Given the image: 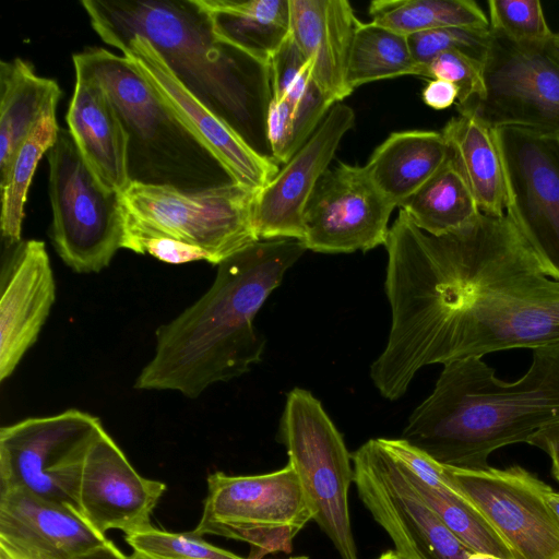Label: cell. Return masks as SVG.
Listing matches in <instances>:
<instances>
[{
	"label": "cell",
	"instance_id": "6da1fadb",
	"mask_svg": "<svg viewBox=\"0 0 559 559\" xmlns=\"http://www.w3.org/2000/svg\"><path fill=\"white\" fill-rule=\"evenodd\" d=\"M384 246L391 328L370 366L384 399L402 397L428 365L559 343V281L507 214L432 236L401 209Z\"/></svg>",
	"mask_w": 559,
	"mask_h": 559
},
{
	"label": "cell",
	"instance_id": "7a4b0ae2",
	"mask_svg": "<svg viewBox=\"0 0 559 559\" xmlns=\"http://www.w3.org/2000/svg\"><path fill=\"white\" fill-rule=\"evenodd\" d=\"M306 250L298 239L259 240L219 263L211 287L156 330L153 356L134 388L197 399L248 372L266 343L254 318Z\"/></svg>",
	"mask_w": 559,
	"mask_h": 559
},
{
	"label": "cell",
	"instance_id": "3957f363",
	"mask_svg": "<svg viewBox=\"0 0 559 559\" xmlns=\"http://www.w3.org/2000/svg\"><path fill=\"white\" fill-rule=\"evenodd\" d=\"M559 421V343L533 349L515 382L496 378L480 357L443 365L432 393L408 417L402 439L436 462L462 469L489 467L488 456L526 442Z\"/></svg>",
	"mask_w": 559,
	"mask_h": 559
},
{
	"label": "cell",
	"instance_id": "277c9868",
	"mask_svg": "<svg viewBox=\"0 0 559 559\" xmlns=\"http://www.w3.org/2000/svg\"><path fill=\"white\" fill-rule=\"evenodd\" d=\"M100 39L146 38L177 80L261 153L257 142L269 68L217 38L198 0L81 1ZM262 154V153H261Z\"/></svg>",
	"mask_w": 559,
	"mask_h": 559
},
{
	"label": "cell",
	"instance_id": "5b68a950",
	"mask_svg": "<svg viewBox=\"0 0 559 559\" xmlns=\"http://www.w3.org/2000/svg\"><path fill=\"white\" fill-rule=\"evenodd\" d=\"M72 60L75 74L96 80L111 100L128 136L130 182L185 191L236 182L124 56L88 47Z\"/></svg>",
	"mask_w": 559,
	"mask_h": 559
},
{
	"label": "cell",
	"instance_id": "8992f818",
	"mask_svg": "<svg viewBox=\"0 0 559 559\" xmlns=\"http://www.w3.org/2000/svg\"><path fill=\"white\" fill-rule=\"evenodd\" d=\"M257 193L237 182L192 191L130 182L121 193L123 247L134 238L168 237L203 248L218 265L259 241Z\"/></svg>",
	"mask_w": 559,
	"mask_h": 559
},
{
	"label": "cell",
	"instance_id": "52a82bcc",
	"mask_svg": "<svg viewBox=\"0 0 559 559\" xmlns=\"http://www.w3.org/2000/svg\"><path fill=\"white\" fill-rule=\"evenodd\" d=\"M50 239L76 273H97L123 248L126 213L120 192L93 173L69 130L60 129L48 151Z\"/></svg>",
	"mask_w": 559,
	"mask_h": 559
},
{
	"label": "cell",
	"instance_id": "ba28073f",
	"mask_svg": "<svg viewBox=\"0 0 559 559\" xmlns=\"http://www.w3.org/2000/svg\"><path fill=\"white\" fill-rule=\"evenodd\" d=\"M314 512L288 463L261 475L229 476L215 472L207 477V496L194 532L245 542L248 559L290 554L293 540Z\"/></svg>",
	"mask_w": 559,
	"mask_h": 559
},
{
	"label": "cell",
	"instance_id": "9c48e42d",
	"mask_svg": "<svg viewBox=\"0 0 559 559\" xmlns=\"http://www.w3.org/2000/svg\"><path fill=\"white\" fill-rule=\"evenodd\" d=\"M278 440L304 486L314 512L313 521L341 559H358L348 508V490L354 483L352 455L311 392L300 388L289 391L280 419Z\"/></svg>",
	"mask_w": 559,
	"mask_h": 559
},
{
	"label": "cell",
	"instance_id": "30bf717a",
	"mask_svg": "<svg viewBox=\"0 0 559 559\" xmlns=\"http://www.w3.org/2000/svg\"><path fill=\"white\" fill-rule=\"evenodd\" d=\"M104 430L98 417L75 408L2 427L0 492L23 490L81 512L85 460Z\"/></svg>",
	"mask_w": 559,
	"mask_h": 559
},
{
	"label": "cell",
	"instance_id": "8fae6325",
	"mask_svg": "<svg viewBox=\"0 0 559 559\" xmlns=\"http://www.w3.org/2000/svg\"><path fill=\"white\" fill-rule=\"evenodd\" d=\"M354 484L376 522L403 559H467L464 545L426 503L403 464L380 441L370 439L352 454Z\"/></svg>",
	"mask_w": 559,
	"mask_h": 559
},
{
	"label": "cell",
	"instance_id": "7c38bea8",
	"mask_svg": "<svg viewBox=\"0 0 559 559\" xmlns=\"http://www.w3.org/2000/svg\"><path fill=\"white\" fill-rule=\"evenodd\" d=\"M506 183L507 215L540 267L559 281L558 134L493 129Z\"/></svg>",
	"mask_w": 559,
	"mask_h": 559
},
{
	"label": "cell",
	"instance_id": "4fadbf2b",
	"mask_svg": "<svg viewBox=\"0 0 559 559\" xmlns=\"http://www.w3.org/2000/svg\"><path fill=\"white\" fill-rule=\"evenodd\" d=\"M457 111L472 112L491 129L559 134V61L547 46H521L492 33L484 93Z\"/></svg>",
	"mask_w": 559,
	"mask_h": 559
},
{
	"label": "cell",
	"instance_id": "5bb4252c",
	"mask_svg": "<svg viewBox=\"0 0 559 559\" xmlns=\"http://www.w3.org/2000/svg\"><path fill=\"white\" fill-rule=\"evenodd\" d=\"M442 466L451 485L485 516L515 559H559V521L545 497L547 484L518 465Z\"/></svg>",
	"mask_w": 559,
	"mask_h": 559
},
{
	"label": "cell",
	"instance_id": "9a60e30c",
	"mask_svg": "<svg viewBox=\"0 0 559 559\" xmlns=\"http://www.w3.org/2000/svg\"><path fill=\"white\" fill-rule=\"evenodd\" d=\"M394 209L365 166L338 163L322 175L307 203L301 241L320 253L371 250L385 245Z\"/></svg>",
	"mask_w": 559,
	"mask_h": 559
},
{
	"label": "cell",
	"instance_id": "2e32d148",
	"mask_svg": "<svg viewBox=\"0 0 559 559\" xmlns=\"http://www.w3.org/2000/svg\"><path fill=\"white\" fill-rule=\"evenodd\" d=\"M117 49L221 160L237 183L260 191L276 176L280 168L274 159L254 150L231 127L190 94L146 38L131 37L117 46Z\"/></svg>",
	"mask_w": 559,
	"mask_h": 559
},
{
	"label": "cell",
	"instance_id": "e0dca14e",
	"mask_svg": "<svg viewBox=\"0 0 559 559\" xmlns=\"http://www.w3.org/2000/svg\"><path fill=\"white\" fill-rule=\"evenodd\" d=\"M352 107L334 104L309 140L257 193L253 225L259 240L304 237V213L338 144L354 127Z\"/></svg>",
	"mask_w": 559,
	"mask_h": 559
},
{
	"label": "cell",
	"instance_id": "ac0fdd59",
	"mask_svg": "<svg viewBox=\"0 0 559 559\" xmlns=\"http://www.w3.org/2000/svg\"><path fill=\"white\" fill-rule=\"evenodd\" d=\"M1 273L0 381L16 369L36 343L56 299V284L46 245L21 240L7 245Z\"/></svg>",
	"mask_w": 559,
	"mask_h": 559
},
{
	"label": "cell",
	"instance_id": "d6986e66",
	"mask_svg": "<svg viewBox=\"0 0 559 559\" xmlns=\"http://www.w3.org/2000/svg\"><path fill=\"white\" fill-rule=\"evenodd\" d=\"M165 490L164 483L141 476L104 430L86 456L79 504L102 534L111 528L130 534L152 526L151 514Z\"/></svg>",
	"mask_w": 559,
	"mask_h": 559
},
{
	"label": "cell",
	"instance_id": "ffe728a7",
	"mask_svg": "<svg viewBox=\"0 0 559 559\" xmlns=\"http://www.w3.org/2000/svg\"><path fill=\"white\" fill-rule=\"evenodd\" d=\"M360 21L346 0H289V33L312 62V80L332 104L353 92L347 64Z\"/></svg>",
	"mask_w": 559,
	"mask_h": 559
},
{
	"label": "cell",
	"instance_id": "44dd1931",
	"mask_svg": "<svg viewBox=\"0 0 559 559\" xmlns=\"http://www.w3.org/2000/svg\"><path fill=\"white\" fill-rule=\"evenodd\" d=\"M0 536L58 559H75L108 542L79 510L23 490L0 492Z\"/></svg>",
	"mask_w": 559,
	"mask_h": 559
},
{
	"label": "cell",
	"instance_id": "7402d4cb",
	"mask_svg": "<svg viewBox=\"0 0 559 559\" xmlns=\"http://www.w3.org/2000/svg\"><path fill=\"white\" fill-rule=\"evenodd\" d=\"M66 121L75 145L98 180L106 188L122 193L130 185L128 136L100 83L75 74Z\"/></svg>",
	"mask_w": 559,
	"mask_h": 559
},
{
	"label": "cell",
	"instance_id": "603a6c76",
	"mask_svg": "<svg viewBox=\"0 0 559 559\" xmlns=\"http://www.w3.org/2000/svg\"><path fill=\"white\" fill-rule=\"evenodd\" d=\"M380 440L401 461L420 497L464 545L475 552L515 559L485 516L451 485L440 463L402 438Z\"/></svg>",
	"mask_w": 559,
	"mask_h": 559
},
{
	"label": "cell",
	"instance_id": "cb8c5ba5",
	"mask_svg": "<svg viewBox=\"0 0 559 559\" xmlns=\"http://www.w3.org/2000/svg\"><path fill=\"white\" fill-rule=\"evenodd\" d=\"M451 158L442 132L408 130L391 133L365 165L386 200L402 206Z\"/></svg>",
	"mask_w": 559,
	"mask_h": 559
},
{
	"label": "cell",
	"instance_id": "d4e9b609",
	"mask_svg": "<svg viewBox=\"0 0 559 559\" xmlns=\"http://www.w3.org/2000/svg\"><path fill=\"white\" fill-rule=\"evenodd\" d=\"M61 90L40 76L28 61L16 57L0 62V177L37 122L56 109Z\"/></svg>",
	"mask_w": 559,
	"mask_h": 559
},
{
	"label": "cell",
	"instance_id": "484cf974",
	"mask_svg": "<svg viewBox=\"0 0 559 559\" xmlns=\"http://www.w3.org/2000/svg\"><path fill=\"white\" fill-rule=\"evenodd\" d=\"M218 39L269 68L289 34V0H198Z\"/></svg>",
	"mask_w": 559,
	"mask_h": 559
},
{
	"label": "cell",
	"instance_id": "4316f807",
	"mask_svg": "<svg viewBox=\"0 0 559 559\" xmlns=\"http://www.w3.org/2000/svg\"><path fill=\"white\" fill-rule=\"evenodd\" d=\"M441 132L480 212L504 215L506 183L493 129L472 112L459 111Z\"/></svg>",
	"mask_w": 559,
	"mask_h": 559
},
{
	"label": "cell",
	"instance_id": "83f0119b",
	"mask_svg": "<svg viewBox=\"0 0 559 559\" xmlns=\"http://www.w3.org/2000/svg\"><path fill=\"white\" fill-rule=\"evenodd\" d=\"M401 209L419 229L432 236L457 230L481 214L452 156Z\"/></svg>",
	"mask_w": 559,
	"mask_h": 559
},
{
	"label": "cell",
	"instance_id": "f1b7e54d",
	"mask_svg": "<svg viewBox=\"0 0 559 559\" xmlns=\"http://www.w3.org/2000/svg\"><path fill=\"white\" fill-rule=\"evenodd\" d=\"M369 14L372 23L406 37L445 27H489L473 0H374Z\"/></svg>",
	"mask_w": 559,
	"mask_h": 559
},
{
	"label": "cell",
	"instance_id": "f546056e",
	"mask_svg": "<svg viewBox=\"0 0 559 559\" xmlns=\"http://www.w3.org/2000/svg\"><path fill=\"white\" fill-rule=\"evenodd\" d=\"M418 73L408 37L372 22L358 24L346 75L352 92L366 83Z\"/></svg>",
	"mask_w": 559,
	"mask_h": 559
},
{
	"label": "cell",
	"instance_id": "4dcf8cb0",
	"mask_svg": "<svg viewBox=\"0 0 559 559\" xmlns=\"http://www.w3.org/2000/svg\"><path fill=\"white\" fill-rule=\"evenodd\" d=\"M59 130L56 109H51L43 116L20 145L9 169L0 179V225L5 245H13L22 240L24 205L32 178L44 153L56 143Z\"/></svg>",
	"mask_w": 559,
	"mask_h": 559
},
{
	"label": "cell",
	"instance_id": "1f68e13d",
	"mask_svg": "<svg viewBox=\"0 0 559 559\" xmlns=\"http://www.w3.org/2000/svg\"><path fill=\"white\" fill-rule=\"evenodd\" d=\"M124 539L135 559H248L210 544L194 531L174 533L151 526L126 534Z\"/></svg>",
	"mask_w": 559,
	"mask_h": 559
},
{
	"label": "cell",
	"instance_id": "d6a6232c",
	"mask_svg": "<svg viewBox=\"0 0 559 559\" xmlns=\"http://www.w3.org/2000/svg\"><path fill=\"white\" fill-rule=\"evenodd\" d=\"M492 33L521 46L546 47L554 36L538 0H489Z\"/></svg>",
	"mask_w": 559,
	"mask_h": 559
},
{
	"label": "cell",
	"instance_id": "836d02e7",
	"mask_svg": "<svg viewBox=\"0 0 559 559\" xmlns=\"http://www.w3.org/2000/svg\"><path fill=\"white\" fill-rule=\"evenodd\" d=\"M491 38L490 27H445L411 35L408 44L419 66L447 51H459L484 62Z\"/></svg>",
	"mask_w": 559,
	"mask_h": 559
},
{
	"label": "cell",
	"instance_id": "e575fe53",
	"mask_svg": "<svg viewBox=\"0 0 559 559\" xmlns=\"http://www.w3.org/2000/svg\"><path fill=\"white\" fill-rule=\"evenodd\" d=\"M419 76L444 80L459 90L457 106L484 93V62L459 51H447L419 66Z\"/></svg>",
	"mask_w": 559,
	"mask_h": 559
},
{
	"label": "cell",
	"instance_id": "d590c367",
	"mask_svg": "<svg viewBox=\"0 0 559 559\" xmlns=\"http://www.w3.org/2000/svg\"><path fill=\"white\" fill-rule=\"evenodd\" d=\"M123 249L144 254L174 265L194 261L212 264V257L203 248L168 237H142L126 242Z\"/></svg>",
	"mask_w": 559,
	"mask_h": 559
},
{
	"label": "cell",
	"instance_id": "8d00e7d4",
	"mask_svg": "<svg viewBox=\"0 0 559 559\" xmlns=\"http://www.w3.org/2000/svg\"><path fill=\"white\" fill-rule=\"evenodd\" d=\"M308 61L289 33L269 64L271 100L281 103L286 98L289 87Z\"/></svg>",
	"mask_w": 559,
	"mask_h": 559
},
{
	"label": "cell",
	"instance_id": "74e56055",
	"mask_svg": "<svg viewBox=\"0 0 559 559\" xmlns=\"http://www.w3.org/2000/svg\"><path fill=\"white\" fill-rule=\"evenodd\" d=\"M265 136L272 158L280 163H287L297 152L292 108L286 99L281 103L270 99L265 116Z\"/></svg>",
	"mask_w": 559,
	"mask_h": 559
},
{
	"label": "cell",
	"instance_id": "f35d334b",
	"mask_svg": "<svg viewBox=\"0 0 559 559\" xmlns=\"http://www.w3.org/2000/svg\"><path fill=\"white\" fill-rule=\"evenodd\" d=\"M424 103L433 109H445L459 97L457 87L444 80H431L423 91Z\"/></svg>",
	"mask_w": 559,
	"mask_h": 559
},
{
	"label": "cell",
	"instance_id": "ab89813d",
	"mask_svg": "<svg viewBox=\"0 0 559 559\" xmlns=\"http://www.w3.org/2000/svg\"><path fill=\"white\" fill-rule=\"evenodd\" d=\"M0 559H58L24 542L0 536Z\"/></svg>",
	"mask_w": 559,
	"mask_h": 559
},
{
	"label": "cell",
	"instance_id": "60d3db41",
	"mask_svg": "<svg viewBox=\"0 0 559 559\" xmlns=\"http://www.w3.org/2000/svg\"><path fill=\"white\" fill-rule=\"evenodd\" d=\"M527 443L542 449L547 454L559 451V421L539 429Z\"/></svg>",
	"mask_w": 559,
	"mask_h": 559
},
{
	"label": "cell",
	"instance_id": "b9f144b4",
	"mask_svg": "<svg viewBox=\"0 0 559 559\" xmlns=\"http://www.w3.org/2000/svg\"><path fill=\"white\" fill-rule=\"evenodd\" d=\"M75 559H135L133 556H127L119 550L116 545L108 539L103 546L95 548Z\"/></svg>",
	"mask_w": 559,
	"mask_h": 559
},
{
	"label": "cell",
	"instance_id": "7bdbcfd3",
	"mask_svg": "<svg viewBox=\"0 0 559 559\" xmlns=\"http://www.w3.org/2000/svg\"><path fill=\"white\" fill-rule=\"evenodd\" d=\"M546 500L554 514L559 521V491H555L551 487L546 490Z\"/></svg>",
	"mask_w": 559,
	"mask_h": 559
},
{
	"label": "cell",
	"instance_id": "ee69618b",
	"mask_svg": "<svg viewBox=\"0 0 559 559\" xmlns=\"http://www.w3.org/2000/svg\"><path fill=\"white\" fill-rule=\"evenodd\" d=\"M548 51L559 61V32L554 33V36L547 45Z\"/></svg>",
	"mask_w": 559,
	"mask_h": 559
},
{
	"label": "cell",
	"instance_id": "f6af8a7d",
	"mask_svg": "<svg viewBox=\"0 0 559 559\" xmlns=\"http://www.w3.org/2000/svg\"><path fill=\"white\" fill-rule=\"evenodd\" d=\"M552 462V474L559 481V451H554L548 454Z\"/></svg>",
	"mask_w": 559,
	"mask_h": 559
},
{
	"label": "cell",
	"instance_id": "bcb514c9",
	"mask_svg": "<svg viewBox=\"0 0 559 559\" xmlns=\"http://www.w3.org/2000/svg\"><path fill=\"white\" fill-rule=\"evenodd\" d=\"M467 559H501V558H498V557H495L492 555H488V554H483V552H472Z\"/></svg>",
	"mask_w": 559,
	"mask_h": 559
},
{
	"label": "cell",
	"instance_id": "7dc6e473",
	"mask_svg": "<svg viewBox=\"0 0 559 559\" xmlns=\"http://www.w3.org/2000/svg\"><path fill=\"white\" fill-rule=\"evenodd\" d=\"M378 559H403L395 550H388L383 552Z\"/></svg>",
	"mask_w": 559,
	"mask_h": 559
},
{
	"label": "cell",
	"instance_id": "c3c4849f",
	"mask_svg": "<svg viewBox=\"0 0 559 559\" xmlns=\"http://www.w3.org/2000/svg\"><path fill=\"white\" fill-rule=\"evenodd\" d=\"M558 138H559V134H558Z\"/></svg>",
	"mask_w": 559,
	"mask_h": 559
}]
</instances>
